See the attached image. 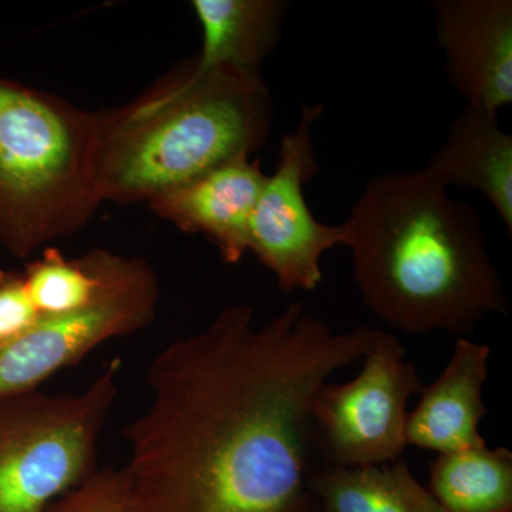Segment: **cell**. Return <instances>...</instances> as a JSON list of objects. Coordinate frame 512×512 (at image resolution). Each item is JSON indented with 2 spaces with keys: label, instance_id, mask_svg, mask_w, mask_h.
<instances>
[{
  "label": "cell",
  "instance_id": "cell-12",
  "mask_svg": "<svg viewBox=\"0 0 512 512\" xmlns=\"http://www.w3.org/2000/svg\"><path fill=\"white\" fill-rule=\"evenodd\" d=\"M426 168L447 188L480 191L511 237L512 137L498 123V113L464 107Z\"/></svg>",
  "mask_w": 512,
  "mask_h": 512
},
{
  "label": "cell",
  "instance_id": "cell-10",
  "mask_svg": "<svg viewBox=\"0 0 512 512\" xmlns=\"http://www.w3.org/2000/svg\"><path fill=\"white\" fill-rule=\"evenodd\" d=\"M266 180L259 161L238 157L148 204L185 234H200L235 265L249 252V225Z\"/></svg>",
  "mask_w": 512,
  "mask_h": 512
},
{
  "label": "cell",
  "instance_id": "cell-5",
  "mask_svg": "<svg viewBox=\"0 0 512 512\" xmlns=\"http://www.w3.org/2000/svg\"><path fill=\"white\" fill-rule=\"evenodd\" d=\"M119 372L114 359L84 392L0 397V512H46L96 473Z\"/></svg>",
  "mask_w": 512,
  "mask_h": 512
},
{
  "label": "cell",
  "instance_id": "cell-18",
  "mask_svg": "<svg viewBox=\"0 0 512 512\" xmlns=\"http://www.w3.org/2000/svg\"><path fill=\"white\" fill-rule=\"evenodd\" d=\"M40 318L23 274L0 269V346L18 339Z\"/></svg>",
  "mask_w": 512,
  "mask_h": 512
},
{
  "label": "cell",
  "instance_id": "cell-6",
  "mask_svg": "<svg viewBox=\"0 0 512 512\" xmlns=\"http://www.w3.org/2000/svg\"><path fill=\"white\" fill-rule=\"evenodd\" d=\"M359 375L326 382L312 410L318 464L382 466L402 458L407 447V404L423 390L416 366L392 333L376 329Z\"/></svg>",
  "mask_w": 512,
  "mask_h": 512
},
{
  "label": "cell",
  "instance_id": "cell-17",
  "mask_svg": "<svg viewBox=\"0 0 512 512\" xmlns=\"http://www.w3.org/2000/svg\"><path fill=\"white\" fill-rule=\"evenodd\" d=\"M46 512H131L120 471L107 468L57 498Z\"/></svg>",
  "mask_w": 512,
  "mask_h": 512
},
{
  "label": "cell",
  "instance_id": "cell-3",
  "mask_svg": "<svg viewBox=\"0 0 512 512\" xmlns=\"http://www.w3.org/2000/svg\"><path fill=\"white\" fill-rule=\"evenodd\" d=\"M96 124L103 201L150 204L264 147L274 101L261 76L191 59L126 106L96 113Z\"/></svg>",
  "mask_w": 512,
  "mask_h": 512
},
{
  "label": "cell",
  "instance_id": "cell-7",
  "mask_svg": "<svg viewBox=\"0 0 512 512\" xmlns=\"http://www.w3.org/2000/svg\"><path fill=\"white\" fill-rule=\"evenodd\" d=\"M158 301L160 284L151 265L121 255L96 302L80 311L42 316L28 332L0 346V397L33 392L101 343L147 328Z\"/></svg>",
  "mask_w": 512,
  "mask_h": 512
},
{
  "label": "cell",
  "instance_id": "cell-13",
  "mask_svg": "<svg viewBox=\"0 0 512 512\" xmlns=\"http://www.w3.org/2000/svg\"><path fill=\"white\" fill-rule=\"evenodd\" d=\"M202 30L200 69L227 67L261 76V66L281 39L289 3L284 0H194Z\"/></svg>",
  "mask_w": 512,
  "mask_h": 512
},
{
  "label": "cell",
  "instance_id": "cell-11",
  "mask_svg": "<svg viewBox=\"0 0 512 512\" xmlns=\"http://www.w3.org/2000/svg\"><path fill=\"white\" fill-rule=\"evenodd\" d=\"M491 348L458 338L441 375L423 387L421 399L406 424L407 446L437 454L484 446L480 421L487 416L483 400Z\"/></svg>",
  "mask_w": 512,
  "mask_h": 512
},
{
  "label": "cell",
  "instance_id": "cell-14",
  "mask_svg": "<svg viewBox=\"0 0 512 512\" xmlns=\"http://www.w3.org/2000/svg\"><path fill=\"white\" fill-rule=\"evenodd\" d=\"M309 487L316 512H446L403 458L382 466L316 464Z\"/></svg>",
  "mask_w": 512,
  "mask_h": 512
},
{
  "label": "cell",
  "instance_id": "cell-1",
  "mask_svg": "<svg viewBox=\"0 0 512 512\" xmlns=\"http://www.w3.org/2000/svg\"><path fill=\"white\" fill-rule=\"evenodd\" d=\"M376 329L336 332L289 303L255 325L224 309L151 362V403L124 429L131 512H316L312 410L320 387L362 359Z\"/></svg>",
  "mask_w": 512,
  "mask_h": 512
},
{
  "label": "cell",
  "instance_id": "cell-8",
  "mask_svg": "<svg viewBox=\"0 0 512 512\" xmlns=\"http://www.w3.org/2000/svg\"><path fill=\"white\" fill-rule=\"evenodd\" d=\"M322 113V104H303L298 124L282 138L274 174L266 175L249 225V252L285 293L315 291L323 255L343 247V225L316 220L305 197V185L318 171L313 127Z\"/></svg>",
  "mask_w": 512,
  "mask_h": 512
},
{
  "label": "cell",
  "instance_id": "cell-15",
  "mask_svg": "<svg viewBox=\"0 0 512 512\" xmlns=\"http://www.w3.org/2000/svg\"><path fill=\"white\" fill-rule=\"evenodd\" d=\"M429 490L446 512H512L510 448L484 444L437 454Z\"/></svg>",
  "mask_w": 512,
  "mask_h": 512
},
{
  "label": "cell",
  "instance_id": "cell-16",
  "mask_svg": "<svg viewBox=\"0 0 512 512\" xmlns=\"http://www.w3.org/2000/svg\"><path fill=\"white\" fill-rule=\"evenodd\" d=\"M120 256L107 249H93L69 259L60 249H43L23 272L37 312L40 316H57L92 305L109 284Z\"/></svg>",
  "mask_w": 512,
  "mask_h": 512
},
{
  "label": "cell",
  "instance_id": "cell-9",
  "mask_svg": "<svg viewBox=\"0 0 512 512\" xmlns=\"http://www.w3.org/2000/svg\"><path fill=\"white\" fill-rule=\"evenodd\" d=\"M437 43L467 106L498 113L512 101L511 0H434Z\"/></svg>",
  "mask_w": 512,
  "mask_h": 512
},
{
  "label": "cell",
  "instance_id": "cell-2",
  "mask_svg": "<svg viewBox=\"0 0 512 512\" xmlns=\"http://www.w3.org/2000/svg\"><path fill=\"white\" fill-rule=\"evenodd\" d=\"M342 225L362 301L390 328L458 339L508 315L483 222L426 167L372 178Z\"/></svg>",
  "mask_w": 512,
  "mask_h": 512
},
{
  "label": "cell",
  "instance_id": "cell-4",
  "mask_svg": "<svg viewBox=\"0 0 512 512\" xmlns=\"http://www.w3.org/2000/svg\"><path fill=\"white\" fill-rule=\"evenodd\" d=\"M96 113L0 76V244L29 258L101 204Z\"/></svg>",
  "mask_w": 512,
  "mask_h": 512
}]
</instances>
